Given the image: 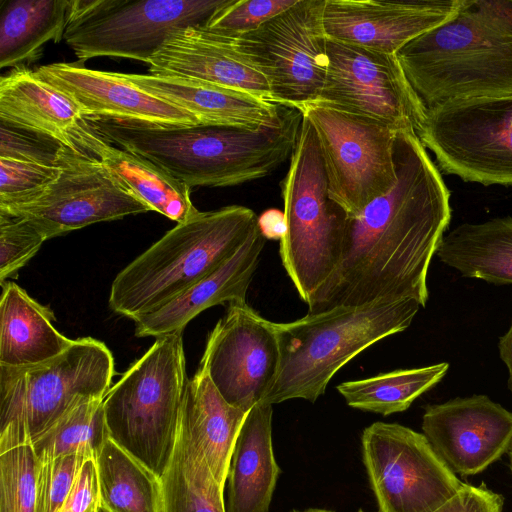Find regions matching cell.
Instances as JSON below:
<instances>
[{
    "label": "cell",
    "mask_w": 512,
    "mask_h": 512,
    "mask_svg": "<svg viewBox=\"0 0 512 512\" xmlns=\"http://www.w3.org/2000/svg\"><path fill=\"white\" fill-rule=\"evenodd\" d=\"M436 256L465 278L512 284V217L460 224L444 235Z\"/></svg>",
    "instance_id": "83f0119b"
},
{
    "label": "cell",
    "mask_w": 512,
    "mask_h": 512,
    "mask_svg": "<svg viewBox=\"0 0 512 512\" xmlns=\"http://www.w3.org/2000/svg\"><path fill=\"white\" fill-rule=\"evenodd\" d=\"M148 65L149 74L202 80L271 102L266 78L233 40L204 27L171 34Z\"/></svg>",
    "instance_id": "ffe728a7"
},
{
    "label": "cell",
    "mask_w": 512,
    "mask_h": 512,
    "mask_svg": "<svg viewBox=\"0 0 512 512\" xmlns=\"http://www.w3.org/2000/svg\"><path fill=\"white\" fill-rule=\"evenodd\" d=\"M114 373L111 351L92 337L36 365L0 366V452L32 444L76 405L103 399Z\"/></svg>",
    "instance_id": "52a82bcc"
},
{
    "label": "cell",
    "mask_w": 512,
    "mask_h": 512,
    "mask_svg": "<svg viewBox=\"0 0 512 512\" xmlns=\"http://www.w3.org/2000/svg\"><path fill=\"white\" fill-rule=\"evenodd\" d=\"M508 455H509V463H510V469H511V472H512V445L508 451Z\"/></svg>",
    "instance_id": "f6af8a7d"
},
{
    "label": "cell",
    "mask_w": 512,
    "mask_h": 512,
    "mask_svg": "<svg viewBox=\"0 0 512 512\" xmlns=\"http://www.w3.org/2000/svg\"><path fill=\"white\" fill-rule=\"evenodd\" d=\"M281 195L287 231L280 240V257L307 303L339 263L349 216L329 196L317 134L304 116Z\"/></svg>",
    "instance_id": "ba28073f"
},
{
    "label": "cell",
    "mask_w": 512,
    "mask_h": 512,
    "mask_svg": "<svg viewBox=\"0 0 512 512\" xmlns=\"http://www.w3.org/2000/svg\"><path fill=\"white\" fill-rule=\"evenodd\" d=\"M291 512H334L332 510L323 509V508H309L305 510H292Z\"/></svg>",
    "instance_id": "ee69618b"
},
{
    "label": "cell",
    "mask_w": 512,
    "mask_h": 512,
    "mask_svg": "<svg viewBox=\"0 0 512 512\" xmlns=\"http://www.w3.org/2000/svg\"><path fill=\"white\" fill-rule=\"evenodd\" d=\"M70 0H4L0 9V68L24 67L43 46L63 40Z\"/></svg>",
    "instance_id": "f1b7e54d"
},
{
    "label": "cell",
    "mask_w": 512,
    "mask_h": 512,
    "mask_svg": "<svg viewBox=\"0 0 512 512\" xmlns=\"http://www.w3.org/2000/svg\"><path fill=\"white\" fill-rule=\"evenodd\" d=\"M420 307L414 299L380 301L276 323L279 367L261 403H314L340 368L374 343L406 330Z\"/></svg>",
    "instance_id": "5b68a950"
},
{
    "label": "cell",
    "mask_w": 512,
    "mask_h": 512,
    "mask_svg": "<svg viewBox=\"0 0 512 512\" xmlns=\"http://www.w3.org/2000/svg\"><path fill=\"white\" fill-rule=\"evenodd\" d=\"M0 366L27 367L63 353L73 339L52 324L53 311L13 282L1 284Z\"/></svg>",
    "instance_id": "484cf974"
},
{
    "label": "cell",
    "mask_w": 512,
    "mask_h": 512,
    "mask_svg": "<svg viewBox=\"0 0 512 512\" xmlns=\"http://www.w3.org/2000/svg\"><path fill=\"white\" fill-rule=\"evenodd\" d=\"M498 350L501 360L508 369V388L512 393V320L507 332L499 338Z\"/></svg>",
    "instance_id": "7bdbcfd3"
},
{
    "label": "cell",
    "mask_w": 512,
    "mask_h": 512,
    "mask_svg": "<svg viewBox=\"0 0 512 512\" xmlns=\"http://www.w3.org/2000/svg\"><path fill=\"white\" fill-rule=\"evenodd\" d=\"M247 413L227 403L202 368L199 367L188 380L179 427L203 453L212 474L223 488L236 439Z\"/></svg>",
    "instance_id": "d4e9b609"
},
{
    "label": "cell",
    "mask_w": 512,
    "mask_h": 512,
    "mask_svg": "<svg viewBox=\"0 0 512 512\" xmlns=\"http://www.w3.org/2000/svg\"><path fill=\"white\" fill-rule=\"evenodd\" d=\"M228 0H70L63 40L79 62L95 57L149 63L168 37L205 27Z\"/></svg>",
    "instance_id": "9c48e42d"
},
{
    "label": "cell",
    "mask_w": 512,
    "mask_h": 512,
    "mask_svg": "<svg viewBox=\"0 0 512 512\" xmlns=\"http://www.w3.org/2000/svg\"><path fill=\"white\" fill-rule=\"evenodd\" d=\"M60 173L59 166L0 158V207L21 205L34 200Z\"/></svg>",
    "instance_id": "8d00e7d4"
},
{
    "label": "cell",
    "mask_w": 512,
    "mask_h": 512,
    "mask_svg": "<svg viewBox=\"0 0 512 512\" xmlns=\"http://www.w3.org/2000/svg\"><path fill=\"white\" fill-rule=\"evenodd\" d=\"M397 179L384 195L349 217L342 254L311 295L310 314L380 301H428L431 260L450 223V192L416 133L398 132Z\"/></svg>",
    "instance_id": "6da1fadb"
},
{
    "label": "cell",
    "mask_w": 512,
    "mask_h": 512,
    "mask_svg": "<svg viewBox=\"0 0 512 512\" xmlns=\"http://www.w3.org/2000/svg\"><path fill=\"white\" fill-rule=\"evenodd\" d=\"M266 238L257 227L217 270L160 308L134 320L135 336L182 333L202 311L215 305L246 303V294L260 262Z\"/></svg>",
    "instance_id": "44dd1931"
},
{
    "label": "cell",
    "mask_w": 512,
    "mask_h": 512,
    "mask_svg": "<svg viewBox=\"0 0 512 512\" xmlns=\"http://www.w3.org/2000/svg\"><path fill=\"white\" fill-rule=\"evenodd\" d=\"M448 369L447 362L399 369L343 382L337 390L350 407L387 416L408 409L414 400L440 382Z\"/></svg>",
    "instance_id": "1f68e13d"
},
{
    "label": "cell",
    "mask_w": 512,
    "mask_h": 512,
    "mask_svg": "<svg viewBox=\"0 0 512 512\" xmlns=\"http://www.w3.org/2000/svg\"><path fill=\"white\" fill-rule=\"evenodd\" d=\"M358 512H364V511L360 509Z\"/></svg>",
    "instance_id": "c3c4849f"
},
{
    "label": "cell",
    "mask_w": 512,
    "mask_h": 512,
    "mask_svg": "<svg viewBox=\"0 0 512 512\" xmlns=\"http://www.w3.org/2000/svg\"><path fill=\"white\" fill-rule=\"evenodd\" d=\"M317 102L377 120L397 132L417 134L426 115L396 54L330 39L325 81Z\"/></svg>",
    "instance_id": "5bb4252c"
},
{
    "label": "cell",
    "mask_w": 512,
    "mask_h": 512,
    "mask_svg": "<svg viewBox=\"0 0 512 512\" xmlns=\"http://www.w3.org/2000/svg\"><path fill=\"white\" fill-rule=\"evenodd\" d=\"M302 113L317 134L329 196L349 217L393 187L395 129L319 102Z\"/></svg>",
    "instance_id": "7c38bea8"
},
{
    "label": "cell",
    "mask_w": 512,
    "mask_h": 512,
    "mask_svg": "<svg viewBox=\"0 0 512 512\" xmlns=\"http://www.w3.org/2000/svg\"><path fill=\"white\" fill-rule=\"evenodd\" d=\"M257 227L258 216L245 206L199 211L116 275L110 309L134 321L160 308L223 265Z\"/></svg>",
    "instance_id": "277c9868"
},
{
    "label": "cell",
    "mask_w": 512,
    "mask_h": 512,
    "mask_svg": "<svg viewBox=\"0 0 512 512\" xmlns=\"http://www.w3.org/2000/svg\"><path fill=\"white\" fill-rule=\"evenodd\" d=\"M422 431L455 473L483 472L512 445V412L486 395L459 397L425 407Z\"/></svg>",
    "instance_id": "e0dca14e"
},
{
    "label": "cell",
    "mask_w": 512,
    "mask_h": 512,
    "mask_svg": "<svg viewBox=\"0 0 512 512\" xmlns=\"http://www.w3.org/2000/svg\"><path fill=\"white\" fill-rule=\"evenodd\" d=\"M99 506L95 458L86 459L59 512H91Z\"/></svg>",
    "instance_id": "60d3db41"
},
{
    "label": "cell",
    "mask_w": 512,
    "mask_h": 512,
    "mask_svg": "<svg viewBox=\"0 0 512 512\" xmlns=\"http://www.w3.org/2000/svg\"><path fill=\"white\" fill-rule=\"evenodd\" d=\"M258 227L266 239L281 240L287 231L285 213L278 209L265 210L258 216Z\"/></svg>",
    "instance_id": "b9f144b4"
},
{
    "label": "cell",
    "mask_w": 512,
    "mask_h": 512,
    "mask_svg": "<svg viewBox=\"0 0 512 512\" xmlns=\"http://www.w3.org/2000/svg\"><path fill=\"white\" fill-rule=\"evenodd\" d=\"M69 147L99 160L109 174L150 211L177 224L199 212L192 203L188 185L146 158L104 141L87 126L85 117L73 132Z\"/></svg>",
    "instance_id": "603a6c76"
},
{
    "label": "cell",
    "mask_w": 512,
    "mask_h": 512,
    "mask_svg": "<svg viewBox=\"0 0 512 512\" xmlns=\"http://www.w3.org/2000/svg\"><path fill=\"white\" fill-rule=\"evenodd\" d=\"M64 146L48 135L0 120V158L57 166Z\"/></svg>",
    "instance_id": "74e56055"
},
{
    "label": "cell",
    "mask_w": 512,
    "mask_h": 512,
    "mask_svg": "<svg viewBox=\"0 0 512 512\" xmlns=\"http://www.w3.org/2000/svg\"><path fill=\"white\" fill-rule=\"evenodd\" d=\"M271 404L252 407L233 449L226 512H268L281 472L272 446Z\"/></svg>",
    "instance_id": "cb8c5ba5"
},
{
    "label": "cell",
    "mask_w": 512,
    "mask_h": 512,
    "mask_svg": "<svg viewBox=\"0 0 512 512\" xmlns=\"http://www.w3.org/2000/svg\"><path fill=\"white\" fill-rule=\"evenodd\" d=\"M97 512H107V511L99 505L97 508Z\"/></svg>",
    "instance_id": "bcb514c9"
},
{
    "label": "cell",
    "mask_w": 512,
    "mask_h": 512,
    "mask_svg": "<svg viewBox=\"0 0 512 512\" xmlns=\"http://www.w3.org/2000/svg\"><path fill=\"white\" fill-rule=\"evenodd\" d=\"M0 120L43 133L69 147L84 115L69 96L35 71L20 67L0 79Z\"/></svg>",
    "instance_id": "4316f807"
},
{
    "label": "cell",
    "mask_w": 512,
    "mask_h": 512,
    "mask_svg": "<svg viewBox=\"0 0 512 512\" xmlns=\"http://www.w3.org/2000/svg\"><path fill=\"white\" fill-rule=\"evenodd\" d=\"M39 467L31 444L0 452V512H38Z\"/></svg>",
    "instance_id": "836d02e7"
},
{
    "label": "cell",
    "mask_w": 512,
    "mask_h": 512,
    "mask_svg": "<svg viewBox=\"0 0 512 512\" xmlns=\"http://www.w3.org/2000/svg\"><path fill=\"white\" fill-rule=\"evenodd\" d=\"M325 0H298L257 30L231 38L264 75L272 103L303 111L319 100L327 71Z\"/></svg>",
    "instance_id": "8fae6325"
},
{
    "label": "cell",
    "mask_w": 512,
    "mask_h": 512,
    "mask_svg": "<svg viewBox=\"0 0 512 512\" xmlns=\"http://www.w3.org/2000/svg\"><path fill=\"white\" fill-rule=\"evenodd\" d=\"M161 483L162 512H226L224 488L212 474L203 453L180 427Z\"/></svg>",
    "instance_id": "4dcf8cb0"
},
{
    "label": "cell",
    "mask_w": 512,
    "mask_h": 512,
    "mask_svg": "<svg viewBox=\"0 0 512 512\" xmlns=\"http://www.w3.org/2000/svg\"><path fill=\"white\" fill-rule=\"evenodd\" d=\"M35 72L73 99L87 117L162 125L200 124L191 113L147 93L127 81L120 72L93 70L80 62L52 63Z\"/></svg>",
    "instance_id": "d6986e66"
},
{
    "label": "cell",
    "mask_w": 512,
    "mask_h": 512,
    "mask_svg": "<svg viewBox=\"0 0 512 512\" xmlns=\"http://www.w3.org/2000/svg\"><path fill=\"white\" fill-rule=\"evenodd\" d=\"M95 463L99 505L107 512H162L161 478L110 438Z\"/></svg>",
    "instance_id": "f546056e"
},
{
    "label": "cell",
    "mask_w": 512,
    "mask_h": 512,
    "mask_svg": "<svg viewBox=\"0 0 512 512\" xmlns=\"http://www.w3.org/2000/svg\"><path fill=\"white\" fill-rule=\"evenodd\" d=\"M279 360L276 323L233 303L210 332L199 367L227 403L248 412L271 389Z\"/></svg>",
    "instance_id": "2e32d148"
},
{
    "label": "cell",
    "mask_w": 512,
    "mask_h": 512,
    "mask_svg": "<svg viewBox=\"0 0 512 512\" xmlns=\"http://www.w3.org/2000/svg\"><path fill=\"white\" fill-rule=\"evenodd\" d=\"M417 136L442 172L485 186H512V94L428 110Z\"/></svg>",
    "instance_id": "30bf717a"
},
{
    "label": "cell",
    "mask_w": 512,
    "mask_h": 512,
    "mask_svg": "<svg viewBox=\"0 0 512 512\" xmlns=\"http://www.w3.org/2000/svg\"><path fill=\"white\" fill-rule=\"evenodd\" d=\"M102 401L76 405L40 435L31 444L39 462L72 454L95 458L109 438Z\"/></svg>",
    "instance_id": "d6a6232c"
},
{
    "label": "cell",
    "mask_w": 512,
    "mask_h": 512,
    "mask_svg": "<svg viewBox=\"0 0 512 512\" xmlns=\"http://www.w3.org/2000/svg\"><path fill=\"white\" fill-rule=\"evenodd\" d=\"M59 177L37 198L0 207L33 220L48 239L85 226L150 209L120 185L96 158L68 146L60 152Z\"/></svg>",
    "instance_id": "9a60e30c"
},
{
    "label": "cell",
    "mask_w": 512,
    "mask_h": 512,
    "mask_svg": "<svg viewBox=\"0 0 512 512\" xmlns=\"http://www.w3.org/2000/svg\"><path fill=\"white\" fill-rule=\"evenodd\" d=\"M182 333L157 337L103 398L109 438L160 478L172 458L188 382Z\"/></svg>",
    "instance_id": "8992f818"
},
{
    "label": "cell",
    "mask_w": 512,
    "mask_h": 512,
    "mask_svg": "<svg viewBox=\"0 0 512 512\" xmlns=\"http://www.w3.org/2000/svg\"><path fill=\"white\" fill-rule=\"evenodd\" d=\"M85 117L109 144L137 154L191 187H227L264 178L291 158L302 114L283 108L272 125H162Z\"/></svg>",
    "instance_id": "7a4b0ae2"
},
{
    "label": "cell",
    "mask_w": 512,
    "mask_h": 512,
    "mask_svg": "<svg viewBox=\"0 0 512 512\" xmlns=\"http://www.w3.org/2000/svg\"><path fill=\"white\" fill-rule=\"evenodd\" d=\"M149 94L179 106L200 124L260 128L275 123L282 107L257 96L202 80L121 73Z\"/></svg>",
    "instance_id": "7402d4cb"
},
{
    "label": "cell",
    "mask_w": 512,
    "mask_h": 512,
    "mask_svg": "<svg viewBox=\"0 0 512 512\" xmlns=\"http://www.w3.org/2000/svg\"><path fill=\"white\" fill-rule=\"evenodd\" d=\"M298 0H228L218 9L206 30L228 38H238L289 9Z\"/></svg>",
    "instance_id": "d590c367"
},
{
    "label": "cell",
    "mask_w": 512,
    "mask_h": 512,
    "mask_svg": "<svg viewBox=\"0 0 512 512\" xmlns=\"http://www.w3.org/2000/svg\"><path fill=\"white\" fill-rule=\"evenodd\" d=\"M396 57L426 111L512 94V0H460L447 20Z\"/></svg>",
    "instance_id": "3957f363"
},
{
    "label": "cell",
    "mask_w": 512,
    "mask_h": 512,
    "mask_svg": "<svg viewBox=\"0 0 512 512\" xmlns=\"http://www.w3.org/2000/svg\"><path fill=\"white\" fill-rule=\"evenodd\" d=\"M46 240L33 220L0 212V283L17 274Z\"/></svg>",
    "instance_id": "e575fe53"
},
{
    "label": "cell",
    "mask_w": 512,
    "mask_h": 512,
    "mask_svg": "<svg viewBox=\"0 0 512 512\" xmlns=\"http://www.w3.org/2000/svg\"><path fill=\"white\" fill-rule=\"evenodd\" d=\"M460 0H325L328 39L396 54L408 42L447 20Z\"/></svg>",
    "instance_id": "ac0fdd59"
},
{
    "label": "cell",
    "mask_w": 512,
    "mask_h": 512,
    "mask_svg": "<svg viewBox=\"0 0 512 512\" xmlns=\"http://www.w3.org/2000/svg\"><path fill=\"white\" fill-rule=\"evenodd\" d=\"M97 508H98V507H97ZM97 508H96L95 510L91 511V512H97Z\"/></svg>",
    "instance_id": "7dc6e473"
},
{
    "label": "cell",
    "mask_w": 512,
    "mask_h": 512,
    "mask_svg": "<svg viewBox=\"0 0 512 512\" xmlns=\"http://www.w3.org/2000/svg\"><path fill=\"white\" fill-rule=\"evenodd\" d=\"M361 443L380 512H433L463 484L424 434L406 426L374 422Z\"/></svg>",
    "instance_id": "4fadbf2b"
},
{
    "label": "cell",
    "mask_w": 512,
    "mask_h": 512,
    "mask_svg": "<svg viewBox=\"0 0 512 512\" xmlns=\"http://www.w3.org/2000/svg\"><path fill=\"white\" fill-rule=\"evenodd\" d=\"M502 495L484 484L463 483L457 493L433 512H503Z\"/></svg>",
    "instance_id": "ab89813d"
},
{
    "label": "cell",
    "mask_w": 512,
    "mask_h": 512,
    "mask_svg": "<svg viewBox=\"0 0 512 512\" xmlns=\"http://www.w3.org/2000/svg\"><path fill=\"white\" fill-rule=\"evenodd\" d=\"M86 459L83 454H72L40 462L38 512L60 511Z\"/></svg>",
    "instance_id": "f35d334b"
}]
</instances>
